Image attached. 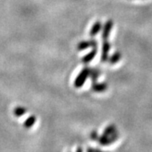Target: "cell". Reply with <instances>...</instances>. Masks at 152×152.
Here are the masks:
<instances>
[{"instance_id":"1","label":"cell","mask_w":152,"mask_h":152,"mask_svg":"<svg viewBox=\"0 0 152 152\" xmlns=\"http://www.w3.org/2000/svg\"><path fill=\"white\" fill-rule=\"evenodd\" d=\"M90 70L91 69L89 67H86L80 71V73L78 75L75 80V86L76 88H80L85 84L87 78L90 76Z\"/></svg>"},{"instance_id":"2","label":"cell","mask_w":152,"mask_h":152,"mask_svg":"<svg viewBox=\"0 0 152 152\" xmlns=\"http://www.w3.org/2000/svg\"><path fill=\"white\" fill-rule=\"evenodd\" d=\"M97 47V42L96 40H88V41H82L80 43L77 45V49L79 51H82L85 49L89 48H96Z\"/></svg>"},{"instance_id":"3","label":"cell","mask_w":152,"mask_h":152,"mask_svg":"<svg viewBox=\"0 0 152 152\" xmlns=\"http://www.w3.org/2000/svg\"><path fill=\"white\" fill-rule=\"evenodd\" d=\"M110 48H111V45H110V43L107 42V40L103 41V44H102V58H101L102 63L107 62Z\"/></svg>"},{"instance_id":"4","label":"cell","mask_w":152,"mask_h":152,"mask_svg":"<svg viewBox=\"0 0 152 152\" xmlns=\"http://www.w3.org/2000/svg\"><path fill=\"white\" fill-rule=\"evenodd\" d=\"M113 22L112 20H109L106 22V24H105V26H104L103 27V30H102V37L104 41L108 39L110 32H111V31L113 29Z\"/></svg>"},{"instance_id":"5","label":"cell","mask_w":152,"mask_h":152,"mask_svg":"<svg viewBox=\"0 0 152 152\" xmlns=\"http://www.w3.org/2000/svg\"><path fill=\"white\" fill-rule=\"evenodd\" d=\"M96 53H97V49H96V48H93L88 54H86V56H84L82 58V63L83 64H89L91 61H92L94 59V58L96 57Z\"/></svg>"},{"instance_id":"6","label":"cell","mask_w":152,"mask_h":152,"mask_svg":"<svg viewBox=\"0 0 152 152\" xmlns=\"http://www.w3.org/2000/svg\"><path fill=\"white\" fill-rule=\"evenodd\" d=\"M91 89L95 92H102L107 89V85L106 83H92Z\"/></svg>"},{"instance_id":"7","label":"cell","mask_w":152,"mask_h":152,"mask_svg":"<svg viewBox=\"0 0 152 152\" xmlns=\"http://www.w3.org/2000/svg\"><path fill=\"white\" fill-rule=\"evenodd\" d=\"M102 23L101 21H96L94 25L92 26V27L91 29V31H90V36L91 37H95V36H96L98 34V32L102 30Z\"/></svg>"},{"instance_id":"8","label":"cell","mask_w":152,"mask_h":152,"mask_svg":"<svg viewBox=\"0 0 152 152\" xmlns=\"http://www.w3.org/2000/svg\"><path fill=\"white\" fill-rule=\"evenodd\" d=\"M36 121H37V118H36L34 115H32V116H30L25 121V123H24L23 126H24L26 129H30V128H31L33 125L35 124Z\"/></svg>"},{"instance_id":"9","label":"cell","mask_w":152,"mask_h":152,"mask_svg":"<svg viewBox=\"0 0 152 152\" xmlns=\"http://www.w3.org/2000/svg\"><path fill=\"white\" fill-rule=\"evenodd\" d=\"M26 113H27V110H26V107H16L14 109V115L17 118L22 117Z\"/></svg>"},{"instance_id":"10","label":"cell","mask_w":152,"mask_h":152,"mask_svg":"<svg viewBox=\"0 0 152 152\" xmlns=\"http://www.w3.org/2000/svg\"><path fill=\"white\" fill-rule=\"evenodd\" d=\"M121 53H120L119 52H116V53H114L112 55L111 57H110V58H109L108 62L110 64H115L116 63H118L120 59H121Z\"/></svg>"},{"instance_id":"11","label":"cell","mask_w":152,"mask_h":152,"mask_svg":"<svg viewBox=\"0 0 152 152\" xmlns=\"http://www.w3.org/2000/svg\"><path fill=\"white\" fill-rule=\"evenodd\" d=\"M117 131V129H116V126L114 124H111L107 126L105 129H104L102 134L106 136H110L111 134H113V133H115Z\"/></svg>"},{"instance_id":"12","label":"cell","mask_w":152,"mask_h":152,"mask_svg":"<svg viewBox=\"0 0 152 152\" xmlns=\"http://www.w3.org/2000/svg\"><path fill=\"white\" fill-rule=\"evenodd\" d=\"M90 76L91 78L92 83H96L97 79L99 78V76H100V70H98L97 69H91Z\"/></svg>"},{"instance_id":"13","label":"cell","mask_w":152,"mask_h":152,"mask_svg":"<svg viewBox=\"0 0 152 152\" xmlns=\"http://www.w3.org/2000/svg\"><path fill=\"white\" fill-rule=\"evenodd\" d=\"M91 139L92 140H98L99 139V135H98V133L96 130H93L91 133Z\"/></svg>"},{"instance_id":"14","label":"cell","mask_w":152,"mask_h":152,"mask_svg":"<svg viewBox=\"0 0 152 152\" xmlns=\"http://www.w3.org/2000/svg\"><path fill=\"white\" fill-rule=\"evenodd\" d=\"M76 152H83V149H82V147L80 146L77 147V149H76Z\"/></svg>"},{"instance_id":"15","label":"cell","mask_w":152,"mask_h":152,"mask_svg":"<svg viewBox=\"0 0 152 152\" xmlns=\"http://www.w3.org/2000/svg\"><path fill=\"white\" fill-rule=\"evenodd\" d=\"M86 152H95V151H94V149H93V148H91V147H88V148H87Z\"/></svg>"},{"instance_id":"16","label":"cell","mask_w":152,"mask_h":152,"mask_svg":"<svg viewBox=\"0 0 152 152\" xmlns=\"http://www.w3.org/2000/svg\"><path fill=\"white\" fill-rule=\"evenodd\" d=\"M94 151L95 152H105V151H101V150H98V149H94Z\"/></svg>"}]
</instances>
